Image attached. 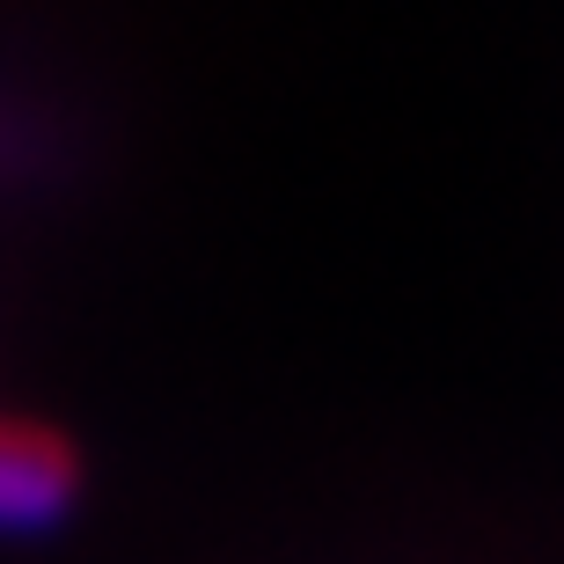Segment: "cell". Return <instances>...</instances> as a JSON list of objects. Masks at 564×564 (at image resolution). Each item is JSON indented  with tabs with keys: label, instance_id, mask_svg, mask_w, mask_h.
<instances>
[{
	"label": "cell",
	"instance_id": "1",
	"mask_svg": "<svg viewBox=\"0 0 564 564\" xmlns=\"http://www.w3.org/2000/svg\"><path fill=\"white\" fill-rule=\"evenodd\" d=\"M74 447L44 425L0 419V521H44L74 491Z\"/></svg>",
	"mask_w": 564,
	"mask_h": 564
}]
</instances>
